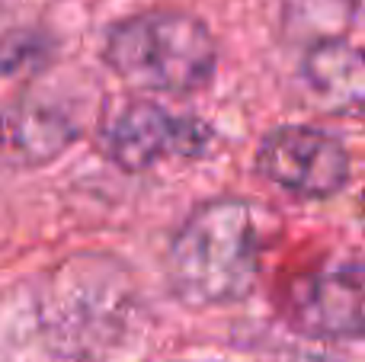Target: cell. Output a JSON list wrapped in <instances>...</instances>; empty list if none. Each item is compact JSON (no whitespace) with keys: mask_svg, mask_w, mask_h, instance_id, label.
I'll use <instances>...</instances> for the list:
<instances>
[{"mask_svg":"<svg viewBox=\"0 0 365 362\" xmlns=\"http://www.w3.org/2000/svg\"><path fill=\"white\" fill-rule=\"evenodd\" d=\"M135 273L109 254H74L51 267L36 289V327L51 356L109 362L141 321Z\"/></svg>","mask_w":365,"mask_h":362,"instance_id":"obj_1","label":"cell"},{"mask_svg":"<svg viewBox=\"0 0 365 362\" xmlns=\"http://www.w3.org/2000/svg\"><path fill=\"white\" fill-rule=\"evenodd\" d=\"M259 273V228L247 199L218 196L199 202L173 234L167 276L189 308L234 305L253 292Z\"/></svg>","mask_w":365,"mask_h":362,"instance_id":"obj_2","label":"cell"},{"mask_svg":"<svg viewBox=\"0 0 365 362\" xmlns=\"http://www.w3.org/2000/svg\"><path fill=\"white\" fill-rule=\"evenodd\" d=\"M103 61L135 90L189 96L212 83L218 71V42L195 13L154 6L109 26Z\"/></svg>","mask_w":365,"mask_h":362,"instance_id":"obj_3","label":"cell"},{"mask_svg":"<svg viewBox=\"0 0 365 362\" xmlns=\"http://www.w3.org/2000/svg\"><path fill=\"white\" fill-rule=\"evenodd\" d=\"M96 145L119 170L148 173L160 164L202 160L215 145V128L154 100H122L100 115Z\"/></svg>","mask_w":365,"mask_h":362,"instance_id":"obj_4","label":"cell"},{"mask_svg":"<svg viewBox=\"0 0 365 362\" xmlns=\"http://www.w3.org/2000/svg\"><path fill=\"white\" fill-rule=\"evenodd\" d=\"M257 170L276 190L317 202L346 190L353 157L336 135L317 125H276L257 145Z\"/></svg>","mask_w":365,"mask_h":362,"instance_id":"obj_5","label":"cell"},{"mask_svg":"<svg viewBox=\"0 0 365 362\" xmlns=\"http://www.w3.org/2000/svg\"><path fill=\"white\" fill-rule=\"evenodd\" d=\"M83 135L81 106L64 90L29 83L0 106V167L38 170L68 154Z\"/></svg>","mask_w":365,"mask_h":362,"instance_id":"obj_6","label":"cell"},{"mask_svg":"<svg viewBox=\"0 0 365 362\" xmlns=\"http://www.w3.org/2000/svg\"><path fill=\"white\" fill-rule=\"evenodd\" d=\"M362 263L346 260L304 276L289 292V321L317 340H359L365 331Z\"/></svg>","mask_w":365,"mask_h":362,"instance_id":"obj_7","label":"cell"},{"mask_svg":"<svg viewBox=\"0 0 365 362\" xmlns=\"http://www.w3.org/2000/svg\"><path fill=\"white\" fill-rule=\"evenodd\" d=\"M302 81L324 109L356 113L365 100L362 51L346 38H317L302 61Z\"/></svg>","mask_w":365,"mask_h":362,"instance_id":"obj_8","label":"cell"},{"mask_svg":"<svg viewBox=\"0 0 365 362\" xmlns=\"http://www.w3.org/2000/svg\"><path fill=\"white\" fill-rule=\"evenodd\" d=\"M55 61V38L42 29L19 26L0 36V81H32Z\"/></svg>","mask_w":365,"mask_h":362,"instance_id":"obj_9","label":"cell"},{"mask_svg":"<svg viewBox=\"0 0 365 362\" xmlns=\"http://www.w3.org/2000/svg\"><path fill=\"white\" fill-rule=\"evenodd\" d=\"M340 4H346L349 10H356V6H359V0H340Z\"/></svg>","mask_w":365,"mask_h":362,"instance_id":"obj_10","label":"cell"}]
</instances>
